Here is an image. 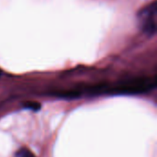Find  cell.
<instances>
[{"label": "cell", "mask_w": 157, "mask_h": 157, "mask_svg": "<svg viewBox=\"0 0 157 157\" xmlns=\"http://www.w3.org/2000/svg\"><path fill=\"white\" fill-rule=\"evenodd\" d=\"M57 97L60 98H75L80 97V92L77 90H68V91H59L55 94Z\"/></svg>", "instance_id": "cell-4"}, {"label": "cell", "mask_w": 157, "mask_h": 157, "mask_svg": "<svg viewBox=\"0 0 157 157\" xmlns=\"http://www.w3.org/2000/svg\"><path fill=\"white\" fill-rule=\"evenodd\" d=\"M157 14V5L155 2L151 4L150 6H147L145 8L142 9L139 13V18L140 20L149 19V18H155Z\"/></svg>", "instance_id": "cell-2"}, {"label": "cell", "mask_w": 157, "mask_h": 157, "mask_svg": "<svg viewBox=\"0 0 157 157\" xmlns=\"http://www.w3.org/2000/svg\"><path fill=\"white\" fill-rule=\"evenodd\" d=\"M142 30L148 36H153L156 31V24L155 18H149L144 20H140Z\"/></svg>", "instance_id": "cell-3"}, {"label": "cell", "mask_w": 157, "mask_h": 157, "mask_svg": "<svg viewBox=\"0 0 157 157\" xmlns=\"http://www.w3.org/2000/svg\"><path fill=\"white\" fill-rule=\"evenodd\" d=\"M156 86L155 79L151 78H135L121 83L118 86L109 90L112 94H142L154 89Z\"/></svg>", "instance_id": "cell-1"}, {"label": "cell", "mask_w": 157, "mask_h": 157, "mask_svg": "<svg viewBox=\"0 0 157 157\" xmlns=\"http://www.w3.org/2000/svg\"><path fill=\"white\" fill-rule=\"evenodd\" d=\"M15 157H36L35 155L27 148H21L16 153Z\"/></svg>", "instance_id": "cell-6"}, {"label": "cell", "mask_w": 157, "mask_h": 157, "mask_svg": "<svg viewBox=\"0 0 157 157\" xmlns=\"http://www.w3.org/2000/svg\"><path fill=\"white\" fill-rule=\"evenodd\" d=\"M23 108L27 109H30L33 111H38L39 109H40L41 105L39 102L36 101H27L23 103Z\"/></svg>", "instance_id": "cell-5"}, {"label": "cell", "mask_w": 157, "mask_h": 157, "mask_svg": "<svg viewBox=\"0 0 157 157\" xmlns=\"http://www.w3.org/2000/svg\"><path fill=\"white\" fill-rule=\"evenodd\" d=\"M2 75V71H1V69H0V75Z\"/></svg>", "instance_id": "cell-7"}]
</instances>
